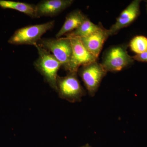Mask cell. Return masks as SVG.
I'll list each match as a JSON object with an SVG mask.
<instances>
[{"label":"cell","mask_w":147,"mask_h":147,"mask_svg":"<svg viewBox=\"0 0 147 147\" xmlns=\"http://www.w3.org/2000/svg\"><path fill=\"white\" fill-rule=\"evenodd\" d=\"M127 49V45H119L109 47L105 51L101 64L107 72L121 71L133 63L134 60Z\"/></svg>","instance_id":"obj_4"},{"label":"cell","mask_w":147,"mask_h":147,"mask_svg":"<svg viewBox=\"0 0 147 147\" xmlns=\"http://www.w3.org/2000/svg\"><path fill=\"white\" fill-rule=\"evenodd\" d=\"M81 147H92L90 146V145H89L88 144H86V145H85V146H82Z\"/></svg>","instance_id":"obj_16"},{"label":"cell","mask_w":147,"mask_h":147,"mask_svg":"<svg viewBox=\"0 0 147 147\" xmlns=\"http://www.w3.org/2000/svg\"><path fill=\"white\" fill-rule=\"evenodd\" d=\"M69 38V37H68ZM71 40L72 53L71 59L65 69L68 72H78L79 68L97 60L85 48L80 38H69Z\"/></svg>","instance_id":"obj_7"},{"label":"cell","mask_w":147,"mask_h":147,"mask_svg":"<svg viewBox=\"0 0 147 147\" xmlns=\"http://www.w3.org/2000/svg\"><path fill=\"white\" fill-rule=\"evenodd\" d=\"M38 44L51 53L65 69L71 59L72 48L71 40L65 37L41 38Z\"/></svg>","instance_id":"obj_5"},{"label":"cell","mask_w":147,"mask_h":147,"mask_svg":"<svg viewBox=\"0 0 147 147\" xmlns=\"http://www.w3.org/2000/svg\"><path fill=\"white\" fill-rule=\"evenodd\" d=\"M107 72L97 61L82 66L78 71L89 94L91 96H94L97 92Z\"/></svg>","instance_id":"obj_6"},{"label":"cell","mask_w":147,"mask_h":147,"mask_svg":"<svg viewBox=\"0 0 147 147\" xmlns=\"http://www.w3.org/2000/svg\"><path fill=\"white\" fill-rule=\"evenodd\" d=\"M134 60L138 61L147 62V51L140 54L135 55L132 57Z\"/></svg>","instance_id":"obj_15"},{"label":"cell","mask_w":147,"mask_h":147,"mask_svg":"<svg viewBox=\"0 0 147 147\" xmlns=\"http://www.w3.org/2000/svg\"><path fill=\"white\" fill-rule=\"evenodd\" d=\"M73 0H43L36 5L37 18L53 17L58 15L72 4Z\"/></svg>","instance_id":"obj_10"},{"label":"cell","mask_w":147,"mask_h":147,"mask_svg":"<svg viewBox=\"0 0 147 147\" xmlns=\"http://www.w3.org/2000/svg\"><path fill=\"white\" fill-rule=\"evenodd\" d=\"M129 47L136 55L147 51V38L144 36H137L131 40Z\"/></svg>","instance_id":"obj_14"},{"label":"cell","mask_w":147,"mask_h":147,"mask_svg":"<svg viewBox=\"0 0 147 147\" xmlns=\"http://www.w3.org/2000/svg\"><path fill=\"white\" fill-rule=\"evenodd\" d=\"M77 72H68L64 76H58L57 91L61 98L71 102H79L86 94L77 77Z\"/></svg>","instance_id":"obj_3"},{"label":"cell","mask_w":147,"mask_h":147,"mask_svg":"<svg viewBox=\"0 0 147 147\" xmlns=\"http://www.w3.org/2000/svg\"><path fill=\"white\" fill-rule=\"evenodd\" d=\"M99 27L100 24L98 25L95 24L87 18L76 30L66 34V37L80 38L85 37L96 31L99 28Z\"/></svg>","instance_id":"obj_13"},{"label":"cell","mask_w":147,"mask_h":147,"mask_svg":"<svg viewBox=\"0 0 147 147\" xmlns=\"http://www.w3.org/2000/svg\"><path fill=\"white\" fill-rule=\"evenodd\" d=\"M87 18L79 9L71 11L66 17L62 27L56 34V38H60L76 30Z\"/></svg>","instance_id":"obj_11"},{"label":"cell","mask_w":147,"mask_h":147,"mask_svg":"<svg viewBox=\"0 0 147 147\" xmlns=\"http://www.w3.org/2000/svg\"><path fill=\"white\" fill-rule=\"evenodd\" d=\"M139 0L131 2L120 13L116 21L108 30L110 36L117 34L121 30L128 26L134 21L140 13Z\"/></svg>","instance_id":"obj_8"},{"label":"cell","mask_w":147,"mask_h":147,"mask_svg":"<svg viewBox=\"0 0 147 147\" xmlns=\"http://www.w3.org/2000/svg\"><path fill=\"white\" fill-rule=\"evenodd\" d=\"M0 7L14 9L32 18H37L36 5H34L21 2L0 0Z\"/></svg>","instance_id":"obj_12"},{"label":"cell","mask_w":147,"mask_h":147,"mask_svg":"<svg viewBox=\"0 0 147 147\" xmlns=\"http://www.w3.org/2000/svg\"><path fill=\"white\" fill-rule=\"evenodd\" d=\"M34 46L38 55L34 63V67L43 76L45 82L57 91V73L61 64L51 53L39 44L37 43Z\"/></svg>","instance_id":"obj_1"},{"label":"cell","mask_w":147,"mask_h":147,"mask_svg":"<svg viewBox=\"0 0 147 147\" xmlns=\"http://www.w3.org/2000/svg\"><path fill=\"white\" fill-rule=\"evenodd\" d=\"M110 36L108 30L100 24L99 28L96 31L80 39L85 48L97 60L104 43Z\"/></svg>","instance_id":"obj_9"},{"label":"cell","mask_w":147,"mask_h":147,"mask_svg":"<svg viewBox=\"0 0 147 147\" xmlns=\"http://www.w3.org/2000/svg\"><path fill=\"white\" fill-rule=\"evenodd\" d=\"M55 21L44 24L30 25L18 29L9 39L12 45H32L35 46L41 39V37L55 26Z\"/></svg>","instance_id":"obj_2"}]
</instances>
